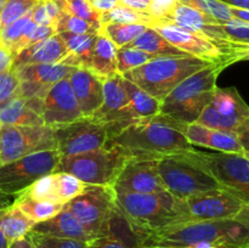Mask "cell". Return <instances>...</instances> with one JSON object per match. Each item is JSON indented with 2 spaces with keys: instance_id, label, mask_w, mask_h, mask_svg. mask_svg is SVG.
<instances>
[{
  "instance_id": "e575fe53",
  "label": "cell",
  "mask_w": 249,
  "mask_h": 248,
  "mask_svg": "<svg viewBox=\"0 0 249 248\" xmlns=\"http://www.w3.org/2000/svg\"><path fill=\"white\" fill-rule=\"evenodd\" d=\"M152 58L155 57L140 49L131 48V46L118 48L117 50V72L119 74H124L129 71L145 65Z\"/></svg>"
},
{
  "instance_id": "91938a15",
  "label": "cell",
  "mask_w": 249,
  "mask_h": 248,
  "mask_svg": "<svg viewBox=\"0 0 249 248\" xmlns=\"http://www.w3.org/2000/svg\"><path fill=\"white\" fill-rule=\"evenodd\" d=\"M16 197L17 196H11V195H6L0 192V209L11 206L15 202V199H16Z\"/></svg>"
},
{
  "instance_id": "277c9868",
  "label": "cell",
  "mask_w": 249,
  "mask_h": 248,
  "mask_svg": "<svg viewBox=\"0 0 249 248\" xmlns=\"http://www.w3.org/2000/svg\"><path fill=\"white\" fill-rule=\"evenodd\" d=\"M209 65L213 62L191 55L162 56L122 75L160 102L182 80Z\"/></svg>"
},
{
  "instance_id": "7402d4cb",
  "label": "cell",
  "mask_w": 249,
  "mask_h": 248,
  "mask_svg": "<svg viewBox=\"0 0 249 248\" xmlns=\"http://www.w3.org/2000/svg\"><path fill=\"white\" fill-rule=\"evenodd\" d=\"M43 99L16 95L0 105V125H44Z\"/></svg>"
},
{
  "instance_id": "8d00e7d4",
  "label": "cell",
  "mask_w": 249,
  "mask_h": 248,
  "mask_svg": "<svg viewBox=\"0 0 249 248\" xmlns=\"http://www.w3.org/2000/svg\"><path fill=\"white\" fill-rule=\"evenodd\" d=\"M19 195H23V196H27L29 197V198L33 199L53 201L61 203V202L58 201L57 195H56L55 175H53V174L45 175V177L38 179L34 184H32L28 189L24 190V191Z\"/></svg>"
},
{
  "instance_id": "b9f144b4",
  "label": "cell",
  "mask_w": 249,
  "mask_h": 248,
  "mask_svg": "<svg viewBox=\"0 0 249 248\" xmlns=\"http://www.w3.org/2000/svg\"><path fill=\"white\" fill-rule=\"evenodd\" d=\"M19 95V78L14 68L0 73V105Z\"/></svg>"
},
{
  "instance_id": "83f0119b",
  "label": "cell",
  "mask_w": 249,
  "mask_h": 248,
  "mask_svg": "<svg viewBox=\"0 0 249 248\" xmlns=\"http://www.w3.org/2000/svg\"><path fill=\"white\" fill-rule=\"evenodd\" d=\"M126 46L140 49L145 53H150L153 57H162V56H187L189 53L179 50L174 45L165 40L155 28L148 27L142 34L134 39Z\"/></svg>"
},
{
  "instance_id": "44dd1931",
  "label": "cell",
  "mask_w": 249,
  "mask_h": 248,
  "mask_svg": "<svg viewBox=\"0 0 249 248\" xmlns=\"http://www.w3.org/2000/svg\"><path fill=\"white\" fill-rule=\"evenodd\" d=\"M83 117H90L100 108L104 101V80L84 67H77L68 77Z\"/></svg>"
},
{
  "instance_id": "6125c7cd",
  "label": "cell",
  "mask_w": 249,
  "mask_h": 248,
  "mask_svg": "<svg viewBox=\"0 0 249 248\" xmlns=\"http://www.w3.org/2000/svg\"><path fill=\"white\" fill-rule=\"evenodd\" d=\"M6 2H7V0H0V12H1V10L4 9V6Z\"/></svg>"
},
{
  "instance_id": "d590c367",
  "label": "cell",
  "mask_w": 249,
  "mask_h": 248,
  "mask_svg": "<svg viewBox=\"0 0 249 248\" xmlns=\"http://www.w3.org/2000/svg\"><path fill=\"white\" fill-rule=\"evenodd\" d=\"M178 1L209 15L220 24L226 23L233 18L230 11V6L221 2L220 0H178Z\"/></svg>"
},
{
  "instance_id": "f35d334b",
  "label": "cell",
  "mask_w": 249,
  "mask_h": 248,
  "mask_svg": "<svg viewBox=\"0 0 249 248\" xmlns=\"http://www.w3.org/2000/svg\"><path fill=\"white\" fill-rule=\"evenodd\" d=\"M38 1L39 0H7L0 12V32L19 17L28 14Z\"/></svg>"
},
{
  "instance_id": "be15d7a7",
  "label": "cell",
  "mask_w": 249,
  "mask_h": 248,
  "mask_svg": "<svg viewBox=\"0 0 249 248\" xmlns=\"http://www.w3.org/2000/svg\"><path fill=\"white\" fill-rule=\"evenodd\" d=\"M243 155H245V157H247L248 159H249V152H245V153H243Z\"/></svg>"
},
{
  "instance_id": "9c48e42d",
  "label": "cell",
  "mask_w": 249,
  "mask_h": 248,
  "mask_svg": "<svg viewBox=\"0 0 249 248\" xmlns=\"http://www.w3.org/2000/svg\"><path fill=\"white\" fill-rule=\"evenodd\" d=\"M60 158L57 150H49L0 164V192L18 196L38 179L55 173Z\"/></svg>"
},
{
  "instance_id": "f546056e",
  "label": "cell",
  "mask_w": 249,
  "mask_h": 248,
  "mask_svg": "<svg viewBox=\"0 0 249 248\" xmlns=\"http://www.w3.org/2000/svg\"><path fill=\"white\" fill-rule=\"evenodd\" d=\"M14 203L36 224L53 218L56 214L60 213L61 209L63 208L62 203H57V202L53 201L33 199L27 196H23V195H18Z\"/></svg>"
},
{
  "instance_id": "e7e4bbea",
  "label": "cell",
  "mask_w": 249,
  "mask_h": 248,
  "mask_svg": "<svg viewBox=\"0 0 249 248\" xmlns=\"http://www.w3.org/2000/svg\"><path fill=\"white\" fill-rule=\"evenodd\" d=\"M0 130H1V125H0ZM0 147H1V143H0Z\"/></svg>"
},
{
  "instance_id": "7dc6e473",
  "label": "cell",
  "mask_w": 249,
  "mask_h": 248,
  "mask_svg": "<svg viewBox=\"0 0 249 248\" xmlns=\"http://www.w3.org/2000/svg\"><path fill=\"white\" fill-rule=\"evenodd\" d=\"M89 248H131L125 243L116 240L109 236H102V237L95 238L89 243Z\"/></svg>"
},
{
  "instance_id": "bcb514c9",
  "label": "cell",
  "mask_w": 249,
  "mask_h": 248,
  "mask_svg": "<svg viewBox=\"0 0 249 248\" xmlns=\"http://www.w3.org/2000/svg\"><path fill=\"white\" fill-rule=\"evenodd\" d=\"M32 21L36 22L38 26H53L43 0H39L36 6L32 9Z\"/></svg>"
},
{
  "instance_id": "603a6c76",
  "label": "cell",
  "mask_w": 249,
  "mask_h": 248,
  "mask_svg": "<svg viewBox=\"0 0 249 248\" xmlns=\"http://www.w3.org/2000/svg\"><path fill=\"white\" fill-rule=\"evenodd\" d=\"M70 56L67 46L58 34L27 46L12 61L11 67L17 70L28 65L39 63H63Z\"/></svg>"
},
{
  "instance_id": "74e56055",
  "label": "cell",
  "mask_w": 249,
  "mask_h": 248,
  "mask_svg": "<svg viewBox=\"0 0 249 248\" xmlns=\"http://www.w3.org/2000/svg\"><path fill=\"white\" fill-rule=\"evenodd\" d=\"M32 19V10L0 32V44L15 57V49L21 39L24 27Z\"/></svg>"
},
{
  "instance_id": "484cf974",
  "label": "cell",
  "mask_w": 249,
  "mask_h": 248,
  "mask_svg": "<svg viewBox=\"0 0 249 248\" xmlns=\"http://www.w3.org/2000/svg\"><path fill=\"white\" fill-rule=\"evenodd\" d=\"M70 51V56L63 63L74 67L87 68L94 49L97 34H74L68 32L57 33Z\"/></svg>"
},
{
  "instance_id": "d6986e66",
  "label": "cell",
  "mask_w": 249,
  "mask_h": 248,
  "mask_svg": "<svg viewBox=\"0 0 249 248\" xmlns=\"http://www.w3.org/2000/svg\"><path fill=\"white\" fill-rule=\"evenodd\" d=\"M41 117L44 125L53 129L72 123L83 117L68 78L53 85L44 96Z\"/></svg>"
},
{
  "instance_id": "ba28073f",
  "label": "cell",
  "mask_w": 249,
  "mask_h": 248,
  "mask_svg": "<svg viewBox=\"0 0 249 248\" xmlns=\"http://www.w3.org/2000/svg\"><path fill=\"white\" fill-rule=\"evenodd\" d=\"M192 155L221 189L249 206V159L245 155L197 148L192 151Z\"/></svg>"
},
{
  "instance_id": "cb8c5ba5",
  "label": "cell",
  "mask_w": 249,
  "mask_h": 248,
  "mask_svg": "<svg viewBox=\"0 0 249 248\" xmlns=\"http://www.w3.org/2000/svg\"><path fill=\"white\" fill-rule=\"evenodd\" d=\"M31 231L41 233V235L61 238H72V240L84 241V242H91L95 240L65 204H63V208L61 209L60 213H57L55 216L48 219V220L34 224Z\"/></svg>"
},
{
  "instance_id": "4316f807",
  "label": "cell",
  "mask_w": 249,
  "mask_h": 248,
  "mask_svg": "<svg viewBox=\"0 0 249 248\" xmlns=\"http://www.w3.org/2000/svg\"><path fill=\"white\" fill-rule=\"evenodd\" d=\"M34 224L15 203L0 209V230L9 243L28 235Z\"/></svg>"
},
{
  "instance_id": "680465c9",
  "label": "cell",
  "mask_w": 249,
  "mask_h": 248,
  "mask_svg": "<svg viewBox=\"0 0 249 248\" xmlns=\"http://www.w3.org/2000/svg\"><path fill=\"white\" fill-rule=\"evenodd\" d=\"M181 248H228V247L224 245H221V243L201 242V243H196V245L187 246V247H181Z\"/></svg>"
},
{
  "instance_id": "9a60e30c",
  "label": "cell",
  "mask_w": 249,
  "mask_h": 248,
  "mask_svg": "<svg viewBox=\"0 0 249 248\" xmlns=\"http://www.w3.org/2000/svg\"><path fill=\"white\" fill-rule=\"evenodd\" d=\"M243 206L240 199L221 189L179 199V211L185 221L235 219Z\"/></svg>"
},
{
  "instance_id": "db71d44e",
  "label": "cell",
  "mask_w": 249,
  "mask_h": 248,
  "mask_svg": "<svg viewBox=\"0 0 249 248\" xmlns=\"http://www.w3.org/2000/svg\"><path fill=\"white\" fill-rule=\"evenodd\" d=\"M9 248H36L33 241L31 240L29 235H26L24 237L18 238L9 245Z\"/></svg>"
},
{
  "instance_id": "ee69618b",
  "label": "cell",
  "mask_w": 249,
  "mask_h": 248,
  "mask_svg": "<svg viewBox=\"0 0 249 248\" xmlns=\"http://www.w3.org/2000/svg\"><path fill=\"white\" fill-rule=\"evenodd\" d=\"M178 0H151L148 15L153 18L155 23H164L169 19L174 11ZM152 24V26H153Z\"/></svg>"
},
{
  "instance_id": "11a10c76",
  "label": "cell",
  "mask_w": 249,
  "mask_h": 248,
  "mask_svg": "<svg viewBox=\"0 0 249 248\" xmlns=\"http://www.w3.org/2000/svg\"><path fill=\"white\" fill-rule=\"evenodd\" d=\"M235 220H237L238 223L243 224L246 228L249 230V206L248 204H245L243 208L241 209L240 213L235 216Z\"/></svg>"
},
{
  "instance_id": "60d3db41",
  "label": "cell",
  "mask_w": 249,
  "mask_h": 248,
  "mask_svg": "<svg viewBox=\"0 0 249 248\" xmlns=\"http://www.w3.org/2000/svg\"><path fill=\"white\" fill-rule=\"evenodd\" d=\"M29 237L33 241L36 248H89L90 242L72 240V238H61L53 236L41 235V233L29 231Z\"/></svg>"
},
{
  "instance_id": "816d5d0a",
  "label": "cell",
  "mask_w": 249,
  "mask_h": 248,
  "mask_svg": "<svg viewBox=\"0 0 249 248\" xmlns=\"http://www.w3.org/2000/svg\"><path fill=\"white\" fill-rule=\"evenodd\" d=\"M241 146L245 152H249V118L243 121V123L236 130Z\"/></svg>"
},
{
  "instance_id": "7bdbcfd3",
  "label": "cell",
  "mask_w": 249,
  "mask_h": 248,
  "mask_svg": "<svg viewBox=\"0 0 249 248\" xmlns=\"http://www.w3.org/2000/svg\"><path fill=\"white\" fill-rule=\"evenodd\" d=\"M221 27L229 41L236 44H249V23L232 18L221 24Z\"/></svg>"
},
{
  "instance_id": "6f0895ef",
  "label": "cell",
  "mask_w": 249,
  "mask_h": 248,
  "mask_svg": "<svg viewBox=\"0 0 249 248\" xmlns=\"http://www.w3.org/2000/svg\"><path fill=\"white\" fill-rule=\"evenodd\" d=\"M220 1L224 2V4H226L230 7L248 10L249 11V0H220Z\"/></svg>"
},
{
  "instance_id": "f1b7e54d",
  "label": "cell",
  "mask_w": 249,
  "mask_h": 248,
  "mask_svg": "<svg viewBox=\"0 0 249 248\" xmlns=\"http://www.w3.org/2000/svg\"><path fill=\"white\" fill-rule=\"evenodd\" d=\"M123 83L128 92L131 109L139 119L148 118L160 113V102L158 100L125 78H123Z\"/></svg>"
},
{
  "instance_id": "4dcf8cb0",
  "label": "cell",
  "mask_w": 249,
  "mask_h": 248,
  "mask_svg": "<svg viewBox=\"0 0 249 248\" xmlns=\"http://www.w3.org/2000/svg\"><path fill=\"white\" fill-rule=\"evenodd\" d=\"M148 26L136 23H106L102 24L100 33L106 35L117 48H123L142 34Z\"/></svg>"
},
{
  "instance_id": "f6af8a7d",
  "label": "cell",
  "mask_w": 249,
  "mask_h": 248,
  "mask_svg": "<svg viewBox=\"0 0 249 248\" xmlns=\"http://www.w3.org/2000/svg\"><path fill=\"white\" fill-rule=\"evenodd\" d=\"M57 34L55 27L53 26H36V29L33 31V33L31 34L28 40V45H33V44L39 43L41 40H45V39L50 38V36Z\"/></svg>"
},
{
  "instance_id": "f907efd6",
  "label": "cell",
  "mask_w": 249,
  "mask_h": 248,
  "mask_svg": "<svg viewBox=\"0 0 249 248\" xmlns=\"http://www.w3.org/2000/svg\"><path fill=\"white\" fill-rule=\"evenodd\" d=\"M89 1L91 4L92 9L101 15L107 11H111L114 7L121 5L119 0H89Z\"/></svg>"
},
{
  "instance_id": "d6a6232c",
  "label": "cell",
  "mask_w": 249,
  "mask_h": 248,
  "mask_svg": "<svg viewBox=\"0 0 249 248\" xmlns=\"http://www.w3.org/2000/svg\"><path fill=\"white\" fill-rule=\"evenodd\" d=\"M55 175V189L58 201L62 204H66L74 197L83 194L87 187V184L80 181L78 177L70 173H53Z\"/></svg>"
},
{
  "instance_id": "3957f363",
  "label": "cell",
  "mask_w": 249,
  "mask_h": 248,
  "mask_svg": "<svg viewBox=\"0 0 249 248\" xmlns=\"http://www.w3.org/2000/svg\"><path fill=\"white\" fill-rule=\"evenodd\" d=\"M225 63H213L182 80L160 101V113L182 124L197 122L213 99L216 79Z\"/></svg>"
},
{
  "instance_id": "f5cc1de1",
  "label": "cell",
  "mask_w": 249,
  "mask_h": 248,
  "mask_svg": "<svg viewBox=\"0 0 249 248\" xmlns=\"http://www.w3.org/2000/svg\"><path fill=\"white\" fill-rule=\"evenodd\" d=\"M12 61H14V56L0 44V73L11 68Z\"/></svg>"
},
{
  "instance_id": "6da1fadb",
  "label": "cell",
  "mask_w": 249,
  "mask_h": 248,
  "mask_svg": "<svg viewBox=\"0 0 249 248\" xmlns=\"http://www.w3.org/2000/svg\"><path fill=\"white\" fill-rule=\"evenodd\" d=\"M107 142L125 148L131 157L160 158L196 148L182 133V123L160 113L139 119Z\"/></svg>"
},
{
  "instance_id": "c3c4849f",
  "label": "cell",
  "mask_w": 249,
  "mask_h": 248,
  "mask_svg": "<svg viewBox=\"0 0 249 248\" xmlns=\"http://www.w3.org/2000/svg\"><path fill=\"white\" fill-rule=\"evenodd\" d=\"M238 61H249V44L233 43L229 55V62L232 65Z\"/></svg>"
},
{
  "instance_id": "5b68a950",
  "label": "cell",
  "mask_w": 249,
  "mask_h": 248,
  "mask_svg": "<svg viewBox=\"0 0 249 248\" xmlns=\"http://www.w3.org/2000/svg\"><path fill=\"white\" fill-rule=\"evenodd\" d=\"M192 151L157 158V170L163 186L178 199L221 189L208 170L195 158Z\"/></svg>"
},
{
  "instance_id": "681fc988",
  "label": "cell",
  "mask_w": 249,
  "mask_h": 248,
  "mask_svg": "<svg viewBox=\"0 0 249 248\" xmlns=\"http://www.w3.org/2000/svg\"><path fill=\"white\" fill-rule=\"evenodd\" d=\"M122 6H125L128 9L134 10V11L142 12V14H148L151 0H119Z\"/></svg>"
},
{
  "instance_id": "e0dca14e",
  "label": "cell",
  "mask_w": 249,
  "mask_h": 248,
  "mask_svg": "<svg viewBox=\"0 0 249 248\" xmlns=\"http://www.w3.org/2000/svg\"><path fill=\"white\" fill-rule=\"evenodd\" d=\"M152 28H155L172 45L189 55L209 62L225 63L226 66H230L221 49L204 36L174 23H155Z\"/></svg>"
},
{
  "instance_id": "03108f58",
  "label": "cell",
  "mask_w": 249,
  "mask_h": 248,
  "mask_svg": "<svg viewBox=\"0 0 249 248\" xmlns=\"http://www.w3.org/2000/svg\"><path fill=\"white\" fill-rule=\"evenodd\" d=\"M138 248H142V247H138Z\"/></svg>"
},
{
  "instance_id": "4fadbf2b",
  "label": "cell",
  "mask_w": 249,
  "mask_h": 248,
  "mask_svg": "<svg viewBox=\"0 0 249 248\" xmlns=\"http://www.w3.org/2000/svg\"><path fill=\"white\" fill-rule=\"evenodd\" d=\"M56 150L61 156H75L99 150L107 145L109 135L105 124L91 117H80L77 121L53 129Z\"/></svg>"
},
{
  "instance_id": "ab89813d",
  "label": "cell",
  "mask_w": 249,
  "mask_h": 248,
  "mask_svg": "<svg viewBox=\"0 0 249 248\" xmlns=\"http://www.w3.org/2000/svg\"><path fill=\"white\" fill-rule=\"evenodd\" d=\"M100 27L79 18V17L72 16L67 12H62L57 21L56 31L57 33L61 32H68L74 34H97L100 33Z\"/></svg>"
},
{
  "instance_id": "7c38bea8",
  "label": "cell",
  "mask_w": 249,
  "mask_h": 248,
  "mask_svg": "<svg viewBox=\"0 0 249 248\" xmlns=\"http://www.w3.org/2000/svg\"><path fill=\"white\" fill-rule=\"evenodd\" d=\"M102 105L90 117L105 124L109 139L118 135L121 131L139 121L130 107L128 92L123 83V75L116 73L112 77L106 78L102 83Z\"/></svg>"
},
{
  "instance_id": "2e32d148",
  "label": "cell",
  "mask_w": 249,
  "mask_h": 248,
  "mask_svg": "<svg viewBox=\"0 0 249 248\" xmlns=\"http://www.w3.org/2000/svg\"><path fill=\"white\" fill-rule=\"evenodd\" d=\"M116 194H158L164 192L157 170V158L131 157L113 184Z\"/></svg>"
},
{
  "instance_id": "d4e9b609",
  "label": "cell",
  "mask_w": 249,
  "mask_h": 248,
  "mask_svg": "<svg viewBox=\"0 0 249 248\" xmlns=\"http://www.w3.org/2000/svg\"><path fill=\"white\" fill-rule=\"evenodd\" d=\"M117 48L106 35L99 33L95 40L91 56L88 62L87 70L94 73L102 80L112 77L117 72Z\"/></svg>"
},
{
  "instance_id": "52a82bcc",
  "label": "cell",
  "mask_w": 249,
  "mask_h": 248,
  "mask_svg": "<svg viewBox=\"0 0 249 248\" xmlns=\"http://www.w3.org/2000/svg\"><path fill=\"white\" fill-rule=\"evenodd\" d=\"M130 158L125 148L107 142L106 146L91 152L61 156L55 173H70L87 185L112 187Z\"/></svg>"
},
{
  "instance_id": "7a4b0ae2",
  "label": "cell",
  "mask_w": 249,
  "mask_h": 248,
  "mask_svg": "<svg viewBox=\"0 0 249 248\" xmlns=\"http://www.w3.org/2000/svg\"><path fill=\"white\" fill-rule=\"evenodd\" d=\"M201 242L221 243L228 248H249V230L235 219L184 221L151 231L140 247L181 248Z\"/></svg>"
},
{
  "instance_id": "8992f818",
  "label": "cell",
  "mask_w": 249,
  "mask_h": 248,
  "mask_svg": "<svg viewBox=\"0 0 249 248\" xmlns=\"http://www.w3.org/2000/svg\"><path fill=\"white\" fill-rule=\"evenodd\" d=\"M116 204L130 223L145 233V237L151 231L185 221L179 211V199L167 191L116 194Z\"/></svg>"
},
{
  "instance_id": "5bb4252c",
  "label": "cell",
  "mask_w": 249,
  "mask_h": 248,
  "mask_svg": "<svg viewBox=\"0 0 249 248\" xmlns=\"http://www.w3.org/2000/svg\"><path fill=\"white\" fill-rule=\"evenodd\" d=\"M249 118V106L236 88H218L196 123L216 130L233 131Z\"/></svg>"
},
{
  "instance_id": "1f68e13d",
  "label": "cell",
  "mask_w": 249,
  "mask_h": 248,
  "mask_svg": "<svg viewBox=\"0 0 249 248\" xmlns=\"http://www.w3.org/2000/svg\"><path fill=\"white\" fill-rule=\"evenodd\" d=\"M153 22L155 21L148 14L134 11L122 5L101 15V26L106 23H136L152 27Z\"/></svg>"
},
{
  "instance_id": "9f6ffc18",
  "label": "cell",
  "mask_w": 249,
  "mask_h": 248,
  "mask_svg": "<svg viewBox=\"0 0 249 248\" xmlns=\"http://www.w3.org/2000/svg\"><path fill=\"white\" fill-rule=\"evenodd\" d=\"M231 15H232L233 18L240 19V21L249 23V11L248 10H242V9H236V7H230Z\"/></svg>"
},
{
  "instance_id": "8fae6325",
  "label": "cell",
  "mask_w": 249,
  "mask_h": 248,
  "mask_svg": "<svg viewBox=\"0 0 249 248\" xmlns=\"http://www.w3.org/2000/svg\"><path fill=\"white\" fill-rule=\"evenodd\" d=\"M0 164L32 153L56 150L53 128L48 125H1Z\"/></svg>"
},
{
  "instance_id": "94428289",
  "label": "cell",
  "mask_w": 249,
  "mask_h": 248,
  "mask_svg": "<svg viewBox=\"0 0 249 248\" xmlns=\"http://www.w3.org/2000/svg\"><path fill=\"white\" fill-rule=\"evenodd\" d=\"M9 241L6 240V237L4 236V233L0 230V248H9Z\"/></svg>"
},
{
  "instance_id": "30bf717a",
  "label": "cell",
  "mask_w": 249,
  "mask_h": 248,
  "mask_svg": "<svg viewBox=\"0 0 249 248\" xmlns=\"http://www.w3.org/2000/svg\"><path fill=\"white\" fill-rule=\"evenodd\" d=\"M116 204V192L111 186L87 185L84 192L65 204L94 238L104 236L111 212Z\"/></svg>"
},
{
  "instance_id": "ac0fdd59",
  "label": "cell",
  "mask_w": 249,
  "mask_h": 248,
  "mask_svg": "<svg viewBox=\"0 0 249 248\" xmlns=\"http://www.w3.org/2000/svg\"><path fill=\"white\" fill-rule=\"evenodd\" d=\"M77 67L66 63H39L15 70L19 78V95L44 99L49 90L60 80L70 77Z\"/></svg>"
},
{
  "instance_id": "836d02e7",
  "label": "cell",
  "mask_w": 249,
  "mask_h": 248,
  "mask_svg": "<svg viewBox=\"0 0 249 248\" xmlns=\"http://www.w3.org/2000/svg\"><path fill=\"white\" fill-rule=\"evenodd\" d=\"M62 12L85 19L101 28V14L92 9L89 0H53Z\"/></svg>"
},
{
  "instance_id": "ffe728a7",
  "label": "cell",
  "mask_w": 249,
  "mask_h": 248,
  "mask_svg": "<svg viewBox=\"0 0 249 248\" xmlns=\"http://www.w3.org/2000/svg\"><path fill=\"white\" fill-rule=\"evenodd\" d=\"M182 133L194 146H202L208 150L243 155L237 134L233 131L216 130L198 123L182 124Z\"/></svg>"
}]
</instances>
